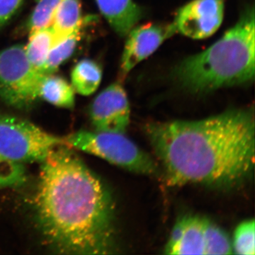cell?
<instances>
[{"label":"cell","instance_id":"6da1fadb","mask_svg":"<svg viewBox=\"0 0 255 255\" xmlns=\"http://www.w3.org/2000/svg\"><path fill=\"white\" fill-rule=\"evenodd\" d=\"M41 163L35 209L46 244L59 254H113L114 201L104 183L70 146Z\"/></svg>","mask_w":255,"mask_h":255},{"label":"cell","instance_id":"7a4b0ae2","mask_svg":"<svg viewBox=\"0 0 255 255\" xmlns=\"http://www.w3.org/2000/svg\"><path fill=\"white\" fill-rule=\"evenodd\" d=\"M253 110H231L198 121L146 124L145 132L170 186L229 189L255 167Z\"/></svg>","mask_w":255,"mask_h":255},{"label":"cell","instance_id":"3957f363","mask_svg":"<svg viewBox=\"0 0 255 255\" xmlns=\"http://www.w3.org/2000/svg\"><path fill=\"white\" fill-rule=\"evenodd\" d=\"M254 6L209 48L183 60L174 72L179 85L204 94L253 81L255 73Z\"/></svg>","mask_w":255,"mask_h":255},{"label":"cell","instance_id":"277c9868","mask_svg":"<svg viewBox=\"0 0 255 255\" xmlns=\"http://www.w3.org/2000/svg\"><path fill=\"white\" fill-rule=\"evenodd\" d=\"M64 138L70 147L105 159L126 170L152 177L162 176L155 161L125 134L80 130Z\"/></svg>","mask_w":255,"mask_h":255},{"label":"cell","instance_id":"5b68a950","mask_svg":"<svg viewBox=\"0 0 255 255\" xmlns=\"http://www.w3.org/2000/svg\"><path fill=\"white\" fill-rule=\"evenodd\" d=\"M60 145H68L64 137L24 119L0 114V155L5 158L21 164L41 162Z\"/></svg>","mask_w":255,"mask_h":255},{"label":"cell","instance_id":"8992f818","mask_svg":"<svg viewBox=\"0 0 255 255\" xmlns=\"http://www.w3.org/2000/svg\"><path fill=\"white\" fill-rule=\"evenodd\" d=\"M43 76L28 61L24 46L14 45L0 51V98L8 105L31 107L38 99Z\"/></svg>","mask_w":255,"mask_h":255},{"label":"cell","instance_id":"52a82bcc","mask_svg":"<svg viewBox=\"0 0 255 255\" xmlns=\"http://www.w3.org/2000/svg\"><path fill=\"white\" fill-rule=\"evenodd\" d=\"M224 12V0H192L178 10L172 23L177 33L192 39H205L219 30Z\"/></svg>","mask_w":255,"mask_h":255},{"label":"cell","instance_id":"ba28073f","mask_svg":"<svg viewBox=\"0 0 255 255\" xmlns=\"http://www.w3.org/2000/svg\"><path fill=\"white\" fill-rule=\"evenodd\" d=\"M130 116L127 92L119 82H114L99 94L90 107L92 124L97 131L125 134Z\"/></svg>","mask_w":255,"mask_h":255},{"label":"cell","instance_id":"9c48e42d","mask_svg":"<svg viewBox=\"0 0 255 255\" xmlns=\"http://www.w3.org/2000/svg\"><path fill=\"white\" fill-rule=\"evenodd\" d=\"M177 33L173 23H151L135 26L127 36L121 60L122 75H127Z\"/></svg>","mask_w":255,"mask_h":255},{"label":"cell","instance_id":"30bf717a","mask_svg":"<svg viewBox=\"0 0 255 255\" xmlns=\"http://www.w3.org/2000/svg\"><path fill=\"white\" fill-rule=\"evenodd\" d=\"M206 218L185 216L174 225L167 244L165 255H205Z\"/></svg>","mask_w":255,"mask_h":255},{"label":"cell","instance_id":"8fae6325","mask_svg":"<svg viewBox=\"0 0 255 255\" xmlns=\"http://www.w3.org/2000/svg\"><path fill=\"white\" fill-rule=\"evenodd\" d=\"M97 6L114 31L127 36L142 18V8L133 0H96Z\"/></svg>","mask_w":255,"mask_h":255},{"label":"cell","instance_id":"7c38bea8","mask_svg":"<svg viewBox=\"0 0 255 255\" xmlns=\"http://www.w3.org/2000/svg\"><path fill=\"white\" fill-rule=\"evenodd\" d=\"M92 18V16H86L83 22L70 34L53 43L41 74L46 75L55 73L60 65L73 55L79 42L81 41L84 30Z\"/></svg>","mask_w":255,"mask_h":255},{"label":"cell","instance_id":"4fadbf2b","mask_svg":"<svg viewBox=\"0 0 255 255\" xmlns=\"http://www.w3.org/2000/svg\"><path fill=\"white\" fill-rule=\"evenodd\" d=\"M75 93L72 85L65 79L51 74L42 79L38 98L60 108L72 109L75 106Z\"/></svg>","mask_w":255,"mask_h":255},{"label":"cell","instance_id":"5bb4252c","mask_svg":"<svg viewBox=\"0 0 255 255\" xmlns=\"http://www.w3.org/2000/svg\"><path fill=\"white\" fill-rule=\"evenodd\" d=\"M85 18V16H82L80 0H60L51 26L54 42L70 34L83 22Z\"/></svg>","mask_w":255,"mask_h":255},{"label":"cell","instance_id":"9a60e30c","mask_svg":"<svg viewBox=\"0 0 255 255\" xmlns=\"http://www.w3.org/2000/svg\"><path fill=\"white\" fill-rule=\"evenodd\" d=\"M102 79V68L92 60H80L72 70V86L81 95L90 96L95 93L100 87Z\"/></svg>","mask_w":255,"mask_h":255},{"label":"cell","instance_id":"2e32d148","mask_svg":"<svg viewBox=\"0 0 255 255\" xmlns=\"http://www.w3.org/2000/svg\"><path fill=\"white\" fill-rule=\"evenodd\" d=\"M29 39L24 46L28 61L37 71L42 69L54 43V33L51 26L29 33Z\"/></svg>","mask_w":255,"mask_h":255},{"label":"cell","instance_id":"e0dca14e","mask_svg":"<svg viewBox=\"0 0 255 255\" xmlns=\"http://www.w3.org/2000/svg\"><path fill=\"white\" fill-rule=\"evenodd\" d=\"M232 243L227 233L206 219L205 229V255H232Z\"/></svg>","mask_w":255,"mask_h":255},{"label":"cell","instance_id":"ac0fdd59","mask_svg":"<svg viewBox=\"0 0 255 255\" xmlns=\"http://www.w3.org/2000/svg\"><path fill=\"white\" fill-rule=\"evenodd\" d=\"M59 1L60 0H37L36 6L27 22L29 33L52 26Z\"/></svg>","mask_w":255,"mask_h":255},{"label":"cell","instance_id":"d6986e66","mask_svg":"<svg viewBox=\"0 0 255 255\" xmlns=\"http://www.w3.org/2000/svg\"><path fill=\"white\" fill-rule=\"evenodd\" d=\"M255 226L254 219L247 220L238 225L233 242V254H255Z\"/></svg>","mask_w":255,"mask_h":255},{"label":"cell","instance_id":"ffe728a7","mask_svg":"<svg viewBox=\"0 0 255 255\" xmlns=\"http://www.w3.org/2000/svg\"><path fill=\"white\" fill-rule=\"evenodd\" d=\"M25 179L26 169L23 164L0 155V188L19 185Z\"/></svg>","mask_w":255,"mask_h":255},{"label":"cell","instance_id":"44dd1931","mask_svg":"<svg viewBox=\"0 0 255 255\" xmlns=\"http://www.w3.org/2000/svg\"><path fill=\"white\" fill-rule=\"evenodd\" d=\"M24 0H0V29L9 22Z\"/></svg>","mask_w":255,"mask_h":255}]
</instances>
